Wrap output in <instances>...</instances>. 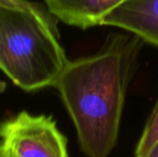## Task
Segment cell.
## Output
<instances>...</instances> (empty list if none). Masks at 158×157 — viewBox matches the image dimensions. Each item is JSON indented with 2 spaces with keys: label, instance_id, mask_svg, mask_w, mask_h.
<instances>
[{
  "label": "cell",
  "instance_id": "7a4b0ae2",
  "mask_svg": "<svg viewBox=\"0 0 158 157\" xmlns=\"http://www.w3.org/2000/svg\"><path fill=\"white\" fill-rule=\"evenodd\" d=\"M68 59L46 6H0V69L24 90L54 86Z\"/></svg>",
  "mask_w": 158,
  "mask_h": 157
},
{
  "label": "cell",
  "instance_id": "277c9868",
  "mask_svg": "<svg viewBox=\"0 0 158 157\" xmlns=\"http://www.w3.org/2000/svg\"><path fill=\"white\" fill-rule=\"evenodd\" d=\"M102 26L121 28L158 48V0H127L104 19Z\"/></svg>",
  "mask_w": 158,
  "mask_h": 157
},
{
  "label": "cell",
  "instance_id": "5b68a950",
  "mask_svg": "<svg viewBox=\"0 0 158 157\" xmlns=\"http://www.w3.org/2000/svg\"><path fill=\"white\" fill-rule=\"evenodd\" d=\"M127 0H44L56 19L82 29L102 26L104 19Z\"/></svg>",
  "mask_w": 158,
  "mask_h": 157
},
{
  "label": "cell",
  "instance_id": "52a82bcc",
  "mask_svg": "<svg viewBox=\"0 0 158 157\" xmlns=\"http://www.w3.org/2000/svg\"><path fill=\"white\" fill-rule=\"evenodd\" d=\"M0 6H23V8H38L41 4L37 2H31L29 0H0Z\"/></svg>",
  "mask_w": 158,
  "mask_h": 157
},
{
  "label": "cell",
  "instance_id": "ba28073f",
  "mask_svg": "<svg viewBox=\"0 0 158 157\" xmlns=\"http://www.w3.org/2000/svg\"><path fill=\"white\" fill-rule=\"evenodd\" d=\"M140 157H158V140Z\"/></svg>",
  "mask_w": 158,
  "mask_h": 157
},
{
  "label": "cell",
  "instance_id": "3957f363",
  "mask_svg": "<svg viewBox=\"0 0 158 157\" xmlns=\"http://www.w3.org/2000/svg\"><path fill=\"white\" fill-rule=\"evenodd\" d=\"M0 157H69L67 139L51 116L23 111L0 124Z\"/></svg>",
  "mask_w": 158,
  "mask_h": 157
},
{
  "label": "cell",
  "instance_id": "6da1fadb",
  "mask_svg": "<svg viewBox=\"0 0 158 157\" xmlns=\"http://www.w3.org/2000/svg\"><path fill=\"white\" fill-rule=\"evenodd\" d=\"M141 43L112 35L98 53L68 61L55 83L87 157H108L116 144Z\"/></svg>",
  "mask_w": 158,
  "mask_h": 157
},
{
  "label": "cell",
  "instance_id": "8992f818",
  "mask_svg": "<svg viewBox=\"0 0 158 157\" xmlns=\"http://www.w3.org/2000/svg\"><path fill=\"white\" fill-rule=\"evenodd\" d=\"M158 140V99L151 115L148 116L143 131L137 143L135 157L142 156Z\"/></svg>",
  "mask_w": 158,
  "mask_h": 157
}]
</instances>
